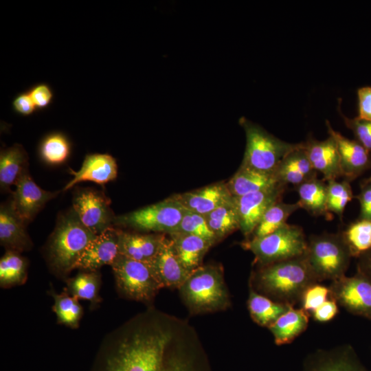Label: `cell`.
Listing matches in <instances>:
<instances>
[{
  "label": "cell",
  "instance_id": "obj_1",
  "mask_svg": "<svg viewBox=\"0 0 371 371\" xmlns=\"http://www.w3.org/2000/svg\"><path fill=\"white\" fill-rule=\"evenodd\" d=\"M101 371H212L189 323L153 308L110 336Z\"/></svg>",
  "mask_w": 371,
  "mask_h": 371
},
{
  "label": "cell",
  "instance_id": "obj_2",
  "mask_svg": "<svg viewBox=\"0 0 371 371\" xmlns=\"http://www.w3.org/2000/svg\"><path fill=\"white\" fill-rule=\"evenodd\" d=\"M317 280L305 254L259 266L251 280V289L271 300L294 306L306 289Z\"/></svg>",
  "mask_w": 371,
  "mask_h": 371
},
{
  "label": "cell",
  "instance_id": "obj_3",
  "mask_svg": "<svg viewBox=\"0 0 371 371\" xmlns=\"http://www.w3.org/2000/svg\"><path fill=\"white\" fill-rule=\"evenodd\" d=\"M181 296L193 314L223 311L230 305L223 271L216 265H201L179 288Z\"/></svg>",
  "mask_w": 371,
  "mask_h": 371
},
{
  "label": "cell",
  "instance_id": "obj_4",
  "mask_svg": "<svg viewBox=\"0 0 371 371\" xmlns=\"http://www.w3.org/2000/svg\"><path fill=\"white\" fill-rule=\"evenodd\" d=\"M96 236L82 223L74 210L60 217L48 245L52 269L62 275L69 273Z\"/></svg>",
  "mask_w": 371,
  "mask_h": 371
},
{
  "label": "cell",
  "instance_id": "obj_5",
  "mask_svg": "<svg viewBox=\"0 0 371 371\" xmlns=\"http://www.w3.org/2000/svg\"><path fill=\"white\" fill-rule=\"evenodd\" d=\"M307 240L305 258L317 282L346 276L352 255L341 233L313 235Z\"/></svg>",
  "mask_w": 371,
  "mask_h": 371
},
{
  "label": "cell",
  "instance_id": "obj_6",
  "mask_svg": "<svg viewBox=\"0 0 371 371\" xmlns=\"http://www.w3.org/2000/svg\"><path fill=\"white\" fill-rule=\"evenodd\" d=\"M240 122L246 135V148L241 166L275 173L282 160L300 145L282 141L246 118H240Z\"/></svg>",
  "mask_w": 371,
  "mask_h": 371
},
{
  "label": "cell",
  "instance_id": "obj_7",
  "mask_svg": "<svg viewBox=\"0 0 371 371\" xmlns=\"http://www.w3.org/2000/svg\"><path fill=\"white\" fill-rule=\"evenodd\" d=\"M307 243L301 227L286 223L267 236L247 239L242 246L254 254L258 266H263L304 256Z\"/></svg>",
  "mask_w": 371,
  "mask_h": 371
},
{
  "label": "cell",
  "instance_id": "obj_8",
  "mask_svg": "<svg viewBox=\"0 0 371 371\" xmlns=\"http://www.w3.org/2000/svg\"><path fill=\"white\" fill-rule=\"evenodd\" d=\"M185 210L171 196L155 204L115 216L113 225L140 232L170 234L177 228Z\"/></svg>",
  "mask_w": 371,
  "mask_h": 371
},
{
  "label": "cell",
  "instance_id": "obj_9",
  "mask_svg": "<svg viewBox=\"0 0 371 371\" xmlns=\"http://www.w3.org/2000/svg\"><path fill=\"white\" fill-rule=\"evenodd\" d=\"M111 266L117 289L128 299L149 302L163 288L148 263L120 254Z\"/></svg>",
  "mask_w": 371,
  "mask_h": 371
},
{
  "label": "cell",
  "instance_id": "obj_10",
  "mask_svg": "<svg viewBox=\"0 0 371 371\" xmlns=\"http://www.w3.org/2000/svg\"><path fill=\"white\" fill-rule=\"evenodd\" d=\"M330 296L350 313L371 319V279L357 271L343 276L328 286Z\"/></svg>",
  "mask_w": 371,
  "mask_h": 371
},
{
  "label": "cell",
  "instance_id": "obj_11",
  "mask_svg": "<svg viewBox=\"0 0 371 371\" xmlns=\"http://www.w3.org/2000/svg\"><path fill=\"white\" fill-rule=\"evenodd\" d=\"M286 188V185L279 184L269 189L233 197L239 218V229L245 237L251 236L267 210L282 201Z\"/></svg>",
  "mask_w": 371,
  "mask_h": 371
},
{
  "label": "cell",
  "instance_id": "obj_12",
  "mask_svg": "<svg viewBox=\"0 0 371 371\" xmlns=\"http://www.w3.org/2000/svg\"><path fill=\"white\" fill-rule=\"evenodd\" d=\"M109 204L110 201L102 192L84 190L75 195L73 210L82 223L98 235L113 225L115 216Z\"/></svg>",
  "mask_w": 371,
  "mask_h": 371
},
{
  "label": "cell",
  "instance_id": "obj_13",
  "mask_svg": "<svg viewBox=\"0 0 371 371\" xmlns=\"http://www.w3.org/2000/svg\"><path fill=\"white\" fill-rule=\"evenodd\" d=\"M119 231L111 227L97 235L82 252L73 270L97 271L104 265H111L120 255Z\"/></svg>",
  "mask_w": 371,
  "mask_h": 371
},
{
  "label": "cell",
  "instance_id": "obj_14",
  "mask_svg": "<svg viewBox=\"0 0 371 371\" xmlns=\"http://www.w3.org/2000/svg\"><path fill=\"white\" fill-rule=\"evenodd\" d=\"M10 203L14 212L27 223L41 210L45 203L54 198L58 192H52L41 188L25 169L16 183Z\"/></svg>",
  "mask_w": 371,
  "mask_h": 371
},
{
  "label": "cell",
  "instance_id": "obj_15",
  "mask_svg": "<svg viewBox=\"0 0 371 371\" xmlns=\"http://www.w3.org/2000/svg\"><path fill=\"white\" fill-rule=\"evenodd\" d=\"M301 371H368L361 363L353 348L342 345L319 349L304 359Z\"/></svg>",
  "mask_w": 371,
  "mask_h": 371
},
{
  "label": "cell",
  "instance_id": "obj_16",
  "mask_svg": "<svg viewBox=\"0 0 371 371\" xmlns=\"http://www.w3.org/2000/svg\"><path fill=\"white\" fill-rule=\"evenodd\" d=\"M148 265L163 288L179 289L190 275L179 260L172 239L166 234Z\"/></svg>",
  "mask_w": 371,
  "mask_h": 371
},
{
  "label": "cell",
  "instance_id": "obj_17",
  "mask_svg": "<svg viewBox=\"0 0 371 371\" xmlns=\"http://www.w3.org/2000/svg\"><path fill=\"white\" fill-rule=\"evenodd\" d=\"M304 148L312 166L324 181L343 176L337 143L332 136L322 141L311 137L304 142Z\"/></svg>",
  "mask_w": 371,
  "mask_h": 371
},
{
  "label": "cell",
  "instance_id": "obj_18",
  "mask_svg": "<svg viewBox=\"0 0 371 371\" xmlns=\"http://www.w3.org/2000/svg\"><path fill=\"white\" fill-rule=\"evenodd\" d=\"M172 196L186 210L203 216L208 214L233 198L227 183L223 182Z\"/></svg>",
  "mask_w": 371,
  "mask_h": 371
},
{
  "label": "cell",
  "instance_id": "obj_19",
  "mask_svg": "<svg viewBox=\"0 0 371 371\" xmlns=\"http://www.w3.org/2000/svg\"><path fill=\"white\" fill-rule=\"evenodd\" d=\"M69 170L74 177L66 184L63 191L82 181H93L103 185L113 181L117 175V165L115 158L109 154H89L86 155L78 171Z\"/></svg>",
  "mask_w": 371,
  "mask_h": 371
},
{
  "label": "cell",
  "instance_id": "obj_20",
  "mask_svg": "<svg viewBox=\"0 0 371 371\" xmlns=\"http://www.w3.org/2000/svg\"><path fill=\"white\" fill-rule=\"evenodd\" d=\"M326 122L329 135L337 143L342 175L346 179L352 180L368 168L370 164L369 151L358 141L348 139L335 131L328 120Z\"/></svg>",
  "mask_w": 371,
  "mask_h": 371
},
{
  "label": "cell",
  "instance_id": "obj_21",
  "mask_svg": "<svg viewBox=\"0 0 371 371\" xmlns=\"http://www.w3.org/2000/svg\"><path fill=\"white\" fill-rule=\"evenodd\" d=\"M304 148V142L290 152L280 162L275 174L278 181L287 186L297 187L301 183L317 177Z\"/></svg>",
  "mask_w": 371,
  "mask_h": 371
},
{
  "label": "cell",
  "instance_id": "obj_22",
  "mask_svg": "<svg viewBox=\"0 0 371 371\" xmlns=\"http://www.w3.org/2000/svg\"><path fill=\"white\" fill-rule=\"evenodd\" d=\"M25 223L14 212L10 203L0 210V242L7 250L21 252L32 247Z\"/></svg>",
  "mask_w": 371,
  "mask_h": 371
},
{
  "label": "cell",
  "instance_id": "obj_23",
  "mask_svg": "<svg viewBox=\"0 0 371 371\" xmlns=\"http://www.w3.org/2000/svg\"><path fill=\"white\" fill-rule=\"evenodd\" d=\"M165 234H141L119 231L120 254L149 263L158 251Z\"/></svg>",
  "mask_w": 371,
  "mask_h": 371
},
{
  "label": "cell",
  "instance_id": "obj_24",
  "mask_svg": "<svg viewBox=\"0 0 371 371\" xmlns=\"http://www.w3.org/2000/svg\"><path fill=\"white\" fill-rule=\"evenodd\" d=\"M177 255L190 273L202 265L204 256L214 243L192 234L174 232L169 234Z\"/></svg>",
  "mask_w": 371,
  "mask_h": 371
},
{
  "label": "cell",
  "instance_id": "obj_25",
  "mask_svg": "<svg viewBox=\"0 0 371 371\" xmlns=\"http://www.w3.org/2000/svg\"><path fill=\"white\" fill-rule=\"evenodd\" d=\"M279 184L282 183L275 173L261 172L241 165L227 183L233 197L269 189Z\"/></svg>",
  "mask_w": 371,
  "mask_h": 371
},
{
  "label": "cell",
  "instance_id": "obj_26",
  "mask_svg": "<svg viewBox=\"0 0 371 371\" xmlns=\"http://www.w3.org/2000/svg\"><path fill=\"white\" fill-rule=\"evenodd\" d=\"M310 314L303 308L291 307L281 315L268 328L272 333L276 345L291 343L305 331L309 322Z\"/></svg>",
  "mask_w": 371,
  "mask_h": 371
},
{
  "label": "cell",
  "instance_id": "obj_27",
  "mask_svg": "<svg viewBox=\"0 0 371 371\" xmlns=\"http://www.w3.org/2000/svg\"><path fill=\"white\" fill-rule=\"evenodd\" d=\"M296 190L300 208L314 216L332 217L327 210V183L324 180L313 178L297 186Z\"/></svg>",
  "mask_w": 371,
  "mask_h": 371
},
{
  "label": "cell",
  "instance_id": "obj_28",
  "mask_svg": "<svg viewBox=\"0 0 371 371\" xmlns=\"http://www.w3.org/2000/svg\"><path fill=\"white\" fill-rule=\"evenodd\" d=\"M291 307L293 306L273 301L250 289L247 308L251 319L261 326L269 328Z\"/></svg>",
  "mask_w": 371,
  "mask_h": 371
},
{
  "label": "cell",
  "instance_id": "obj_29",
  "mask_svg": "<svg viewBox=\"0 0 371 371\" xmlns=\"http://www.w3.org/2000/svg\"><path fill=\"white\" fill-rule=\"evenodd\" d=\"M27 155L21 145L14 144L1 150L0 154V186L10 190L22 172L27 168Z\"/></svg>",
  "mask_w": 371,
  "mask_h": 371
},
{
  "label": "cell",
  "instance_id": "obj_30",
  "mask_svg": "<svg viewBox=\"0 0 371 371\" xmlns=\"http://www.w3.org/2000/svg\"><path fill=\"white\" fill-rule=\"evenodd\" d=\"M204 216L210 229L218 240L240 229L239 218L233 198Z\"/></svg>",
  "mask_w": 371,
  "mask_h": 371
},
{
  "label": "cell",
  "instance_id": "obj_31",
  "mask_svg": "<svg viewBox=\"0 0 371 371\" xmlns=\"http://www.w3.org/2000/svg\"><path fill=\"white\" fill-rule=\"evenodd\" d=\"M300 208L299 203H285L282 201L270 207L264 214L250 238L267 236L286 223L288 218Z\"/></svg>",
  "mask_w": 371,
  "mask_h": 371
},
{
  "label": "cell",
  "instance_id": "obj_32",
  "mask_svg": "<svg viewBox=\"0 0 371 371\" xmlns=\"http://www.w3.org/2000/svg\"><path fill=\"white\" fill-rule=\"evenodd\" d=\"M27 263L19 252L7 250L0 260V285L8 288L23 284L27 279Z\"/></svg>",
  "mask_w": 371,
  "mask_h": 371
},
{
  "label": "cell",
  "instance_id": "obj_33",
  "mask_svg": "<svg viewBox=\"0 0 371 371\" xmlns=\"http://www.w3.org/2000/svg\"><path fill=\"white\" fill-rule=\"evenodd\" d=\"M100 284L101 277L98 271H85L68 279L65 289L78 299L96 304L100 301L98 295Z\"/></svg>",
  "mask_w": 371,
  "mask_h": 371
},
{
  "label": "cell",
  "instance_id": "obj_34",
  "mask_svg": "<svg viewBox=\"0 0 371 371\" xmlns=\"http://www.w3.org/2000/svg\"><path fill=\"white\" fill-rule=\"evenodd\" d=\"M51 295L54 300L52 310L56 315L58 322L77 328L83 313L78 299L70 295L65 289L60 294L52 291Z\"/></svg>",
  "mask_w": 371,
  "mask_h": 371
},
{
  "label": "cell",
  "instance_id": "obj_35",
  "mask_svg": "<svg viewBox=\"0 0 371 371\" xmlns=\"http://www.w3.org/2000/svg\"><path fill=\"white\" fill-rule=\"evenodd\" d=\"M341 234L352 257L371 250V221L361 219L353 223Z\"/></svg>",
  "mask_w": 371,
  "mask_h": 371
},
{
  "label": "cell",
  "instance_id": "obj_36",
  "mask_svg": "<svg viewBox=\"0 0 371 371\" xmlns=\"http://www.w3.org/2000/svg\"><path fill=\"white\" fill-rule=\"evenodd\" d=\"M39 153L45 163L51 165L60 164L69 156L70 144L63 134L52 133L43 139Z\"/></svg>",
  "mask_w": 371,
  "mask_h": 371
},
{
  "label": "cell",
  "instance_id": "obj_37",
  "mask_svg": "<svg viewBox=\"0 0 371 371\" xmlns=\"http://www.w3.org/2000/svg\"><path fill=\"white\" fill-rule=\"evenodd\" d=\"M353 197L349 181L332 180L327 183V210L341 217L347 204Z\"/></svg>",
  "mask_w": 371,
  "mask_h": 371
},
{
  "label": "cell",
  "instance_id": "obj_38",
  "mask_svg": "<svg viewBox=\"0 0 371 371\" xmlns=\"http://www.w3.org/2000/svg\"><path fill=\"white\" fill-rule=\"evenodd\" d=\"M174 232L197 236L214 244L218 241L215 234L210 229L205 216L186 209L179 225Z\"/></svg>",
  "mask_w": 371,
  "mask_h": 371
},
{
  "label": "cell",
  "instance_id": "obj_39",
  "mask_svg": "<svg viewBox=\"0 0 371 371\" xmlns=\"http://www.w3.org/2000/svg\"><path fill=\"white\" fill-rule=\"evenodd\" d=\"M330 297V293L328 286L322 285L319 282L313 284L306 289L302 295L300 302L301 308L310 314Z\"/></svg>",
  "mask_w": 371,
  "mask_h": 371
},
{
  "label": "cell",
  "instance_id": "obj_40",
  "mask_svg": "<svg viewBox=\"0 0 371 371\" xmlns=\"http://www.w3.org/2000/svg\"><path fill=\"white\" fill-rule=\"evenodd\" d=\"M341 115L344 117L346 125L352 131L358 142L369 152L371 151V122L357 117L350 119L341 113Z\"/></svg>",
  "mask_w": 371,
  "mask_h": 371
},
{
  "label": "cell",
  "instance_id": "obj_41",
  "mask_svg": "<svg viewBox=\"0 0 371 371\" xmlns=\"http://www.w3.org/2000/svg\"><path fill=\"white\" fill-rule=\"evenodd\" d=\"M338 304L330 296L320 306L313 311L310 315L319 322H326L333 319L338 313Z\"/></svg>",
  "mask_w": 371,
  "mask_h": 371
},
{
  "label": "cell",
  "instance_id": "obj_42",
  "mask_svg": "<svg viewBox=\"0 0 371 371\" xmlns=\"http://www.w3.org/2000/svg\"><path fill=\"white\" fill-rule=\"evenodd\" d=\"M36 109L47 107L52 102L53 92L46 84H39L28 91Z\"/></svg>",
  "mask_w": 371,
  "mask_h": 371
},
{
  "label": "cell",
  "instance_id": "obj_43",
  "mask_svg": "<svg viewBox=\"0 0 371 371\" xmlns=\"http://www.w3.org/2000/svg\"><path fill=\"white\" fill-rule=\"evenodd\" d=\"M357 93L359 98L357 118L371 122V87H361Z\"/></svg>",
  "mask_w": 371,
  "mask_h": 371
},
{
  "label": "cell",
  "instance_id": "obj_44",
  "mask_svg": "<svg viewBox=\"0 0 371 371\" xmlns=\"http://www.w3.org/2000/svg\"><path fill=\"white\" fill-rule=\"evenodd\" d=\"M357 199L360 203L361 219L371 221V180L370 179L362 186Z\"/></svg>",
  "mask_w": 371,
  "mask_h": 371
},
{
  "label": "cell",
  "instance_id": "obj_45",
  "mask_svg": "<svg viewBox=\"0 0 371 371\" xmlns=\"http://www.w3.org/2000/svg\"><path fill=\"white\" fill-rule=\"evenodd\" d=\"M12 106L16 112L23 115H29L36 109L28 92L17 95L13 100Z\"/></svg>",
  "mask_w": 371,
  "mask_h": 371
},
{
  "label": "cell",
  "instance_id": "obj_46",
  "mask_svg": "<svg viewBox=\"0 0 371 371\" xmlns=\"http://www.w3.org/2000/svg\"><path fill=\"white\" fill-rule=\"evenodd\" d=\"M357 271L366 275L371 279V250L361 255Z\"/></svg>",
  "mask_w": 371,
  "mask_h": 371
},
{
  "label": "cell",
  "instance_id": "obj_47",
  "mask_svg": "<svg viewBox=\"0 0 371 371\" xmlns=\"http://www.w3.org/2000/svg\"><path fill=\"white\" fill-rule=\"evenodd\" d=\"M370 179L371 180V177L370 178Z\"/></svg>",
  "mask_w": 371,
  "mask_h": 371
}]
</instances>
